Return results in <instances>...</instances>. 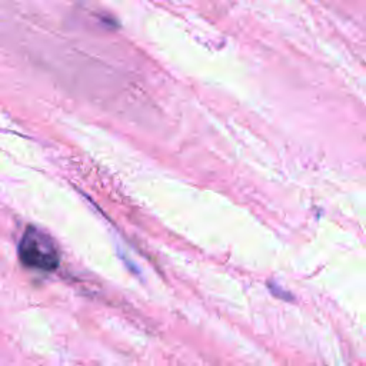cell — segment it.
Returning <instances> with one entry per match:
<instances>
[{
	"instance_id": "6da1fadb",
	"label": "cell",
	"mask_w": 366,
	"mask_h": 366,
	"mask_svg": "<svg viewBox=\"0 0 366 366\" xmlns=\"http://www.w3.org/2000/svg\"><path fill=\"white\" fill-rule=\"evenodd\" d=\"M19 257L27 267L51 272L59 266V250L53 239L43 230L27 226L19 242Z\"/></svg>"
}]
</instances>
